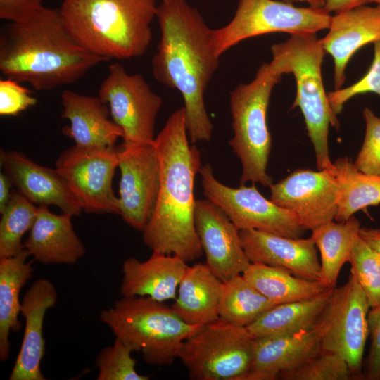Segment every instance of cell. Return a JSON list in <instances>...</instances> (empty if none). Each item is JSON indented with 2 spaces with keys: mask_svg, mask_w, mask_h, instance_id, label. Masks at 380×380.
Returning <instances> with one entry per match:
<instances>
[{
  "mask_svg": "<svg viewBox=\"0 0 380 380\" xmlns=\"http://www.w3.org/2000/svg\"><path fill=\"white\" fill-rule=\"evenodd\" d=\"M189 142L182 107L155 138L160 184L154 210L143 230L144 243L153 252L175 255L186 262L203 253L194 221V188L201 167V152Z\"/></svg>",
  "mask_w": 380,
  "mask_h": 380,
  "instance_id": "2",
  "label": "cell"
},
{
  "mask_svg": "<svg viewBox=\"0 0 380 380\" xmlns=\"http://www.w3.org/2000/svg\"><path fill=\"white\" fill-rule=\"evenodd\" d=\"M283 1L294 4V3H306L310 6L324 8V0H281Z\"/></svg>",
  "mask_w": 380,
  "mask_h": 380,
  "instance_id": "44",
  "label": "cell"
},
{
  "mask_svg": "<svg viewBox=\"0 0 380 380\" xmlns=\"http://www.w3.org/2000/svg\"><path fill=\"white\" fill-rule=\"evenodd\" d=\"M13 185L11 178L5 173H0V213L8 204L11 193V186Z\"/></svg>",
  "mask_w": 380,
  "mask_h": 380,
  "instance_id": "43",
  "label": "cell"
},
{
  "mask_svg": "<svg viewBox=\"0 0 380 380\" xmlns=\"http://www.w3.org/2000/svg\"><path fill=\"white\" fill-rule=\"evenodd\" d=\"M118 148H82L65 151L56 169L82 210L89 213L119 214V200L112 181L118 167Z\"/></svg>",
  "mask_w": 380,
  "mask_h": 380,
  "instance_id": "12",
  "label": "cell"
},
{
  "mask_svg": "<svg viewBox=\"0 0 380 380\" xmlns=\"http://www.w3.org/2000/svg\"><path fill=\"white\" fill-rule=\"evenodd\" d=\"M38 207L18 191L11 198L1 213L0 258L11 257L23 249L22 239L32 227Z\"/></svg>",
  "mask_w": 380,
  "mask_h": 380,
  "instance_id": "32",
  "label": "cell"
},
{
  "mask_svg": "<svg viewBox=\"0 0 380 380\" xmlns=\"http://www.w3.org/2000/svg\"><path fill=\"white\" fill-rule=\"evenodd\" d=\"M277 304L259 292L244 277L238 274L223 282L220 319L247 327Z\"/></svg>",
  "mask_w": 380,
  "mask_h": 380,
  "instance_id": "31",
  "label": "cell"
},
{
  "mask_svg": "<svg viewBox=\"0 0 380 380\" xmlns=\"http://www.w3.org/2000/svg\"><path fill=\"white\" fill-rule=\"evenodd\" d=\"M156 18L161 36L152 59L153 77L181 94L190 143L208 141L213 125L204 94L220 61L212 44L213 29L186 0H162Z\"/></svg>",
  "mask_w": 380,
  "mask_h": 380,
  "instance_id": "1",
  "label": "cell"
},
{
  "mask_svg": "<svg viewBox=\"0 0 380 380\" xmlns=\"http://www.w3.org/2000/svg\"><path fill=\"white\" fill-rule=\"evenodd\" d=\"M269 187L270 200L293 212L305 230L335 219L340 187L334 168L298 169Z\"/></svg>",
  "mask_w": 380,
  "mask_h": 380,
  "instance_id": "14",
  "label": "cell"
},
{
  "mask_svg": "<svg viewBox=\"0 0 380 380\" xmlns=\"http://www.w3.org/2000/svg\"><path fill=\"white\" fill-rule=\"evenodd\" d=\"M270 63L281 74L293 75L296 96L291 106L303 115L308 135L315 150L318 170H333L328 146L329 127H339L323 84L322 64L326 53L317 34H291L271 46Z\"/></svg>",
  "mask_w": 380,
  "mask_h": 380,
  "instance_id": "5",
  "label": "cell"
},
{
  "mask_svg": "<svg viewBox=\"0 0 380 380\" xmlns=\"http://www.w3.org/2000/svg\"><path fill=\"white\" fill-rule=\"evenodd\" d=\"M188 265L179 257L153 252L145 261L127 258L122 267V296H147L165 302L175 299Z\"/></svg>",
  "mask_w": 380,
  "mask_h": 380,
  "instance_id": "22",
  "label": "cell"
},
{
  "mask_svg": "<svg viewBox=\"0 0 380 380\" xmlns=\"http://www.w3.org/2000/svg\"><path fill=\"white\" fill-rule=\"evenodd\" d=\"M119 215L132 227L144 229L154 210L160 184V165L154 143L118 148Z\"/></svg>",
  "mask_w": 380,
  "mask_h": 380,
  "instance_id": "15",
  "label": "cell"
},
{
  "mask_svg": "<svg viewBox=\"0 0 380 380\" xmlns=\"http://www.w3.org/2000/svg\"><path fill=\"white\" fill-rule=\"evenodd\" d=\"M20 82L8 77L0 80V115L15 116L29 107L34 106L37 100Z\"/></svg>",
  "mask_w": 380,
  "mask_h": 380,
  "instance_id": "38",
  "label": "cell"
},
{
  "mask_svg": "<svg viewBox=\"0 0 380 380\" xmlns=\"http://www.w3.org/2000/svg\"><path fill=\"white\" fill-rule=\"evenodd\" d=\"M106 61L80 46L68 30L59 8L42 6L0 35V70L37 90L75 82Z\"/></svg>",
  "mask_w": 380,
  "mask_h": 380,
  "instance_id": "3",
  "label": "cell"
},
{
  "mask_svg": "<svg viewBox=\"0 0 380 380\" xmlns=\"http://www.w3.org/2000/svg\"><path fill=\"white\" fill-rule=\"evenodd\" d=\"M370 346L363 369L364 379L380 380V305L370 308L367 314Z\"/></svg>",
  "mask_w": 380,
  "mask_h": 380,
  "instance_id": "39",
  "label": "cell"
},
{
  "mask_svg": "<svg viewBox=\"0 0 380 380\" xmlns=\"http://www.w3.org/2000/svg\"><path fill=\"white\" fill-rule=\"evenodd\" d=\"M373 44L374 58L367 73L352 85L327 93L330 107L335 115L341 112L344 104L353 96L367 93L380 96V39Z\"/></svg>",
  "mask_w": 380,
  "mask_h": 380,
  "instance_id": "36",
  "label": "cell"
},
{
  "mask_svg": "<svg viewBox=\"0 0 380 380\" xmlns=\"http://www.w3.org/2000/svg\"><path fill=\"white\" fill-rule=\"evenodd\" d=\"M198 173L206 198L220 207L239 230L256 229L294 239L303 235L305 229L296 214L267 199L255 183L228 186L215 178L209 163L201 165Z\"/></svg>",
  "mask_w": 380,
  "mask_h": 380,
  "instance_id": "11",
  "label": "cell"
},
{
  "mask_svg": "<svg viewBox=\"0 0 380 380\" xmlns=\"http://www.w3.org/2000/svg\"><path fill=\"white\" fill-rule=\"evenodd\" d=\"M359 236L380 255V228L360 227Z\"/></svg>",
  "mask_w": 380,
  "mask_h": 380,
  "instance_id": "42",
  "label": "cell"
},
{
  "mask_svg": "<svg viewBox=\"0 0 380 380\" xmlns=\"http://www.w3.org/2000/svg\"><path fill=\"white\" fill-rule=\"evenodd\" d=\"M333 163L340 187L335 221H346L358 210L380 203V176L359 171L348 157Z\"/></svg>",
  "mask_w": 380,
  "mask_h": 380,
  "instance_id": "30",
  "label": "cell"
},
{
  "mask_svg": "<svg viewBox=\"0 0 380 380\" xmlns=\"http://www.w3.org/2000/svg\"><path fill=\"white\" fill-rule=\"evenodd\" d=\"M255 338L246 327L221 319L202 326L183 343L178 358L194 380H242L252 362Z\"/></svg>",
  "mask_w": 380,
  "mask_h": 380,
  "instance_id": "8",
  "label": "cell"
},
{
  "mask_svg": "<svg viewBox=\"0 0 380 380\" xmlns=\"http://www.w3.org/2000/svg\"><path fill=\"white\" fill-rule=\"evenodd\" d=\"M29 256L23 249L16 255L0 258V360L5 362L10 355L9 336L22 327L18 319L21 302L20 293L32 278L34 268Z\"/></svg>",
  "mask_w": 380,
  "mask_h": 380,
  "instance_id": "27",
  "label": "cell"
},
{
  "mask_svg": "<svg viewBox=\"0 0 380 380\" xmlns=\"http://www.w3.org/2000/svg\"><path fill=\"white\" fill-rule=\"evenodd\" d=\"M157 7L156 0H64L59 10L80 46L106 60H125L146 51Z\"/></svg>",
  "mask_w": 380,
  "mask_h": 380,
  "instance_id": "4",
  "label": "cell"
},
{
  "mask_svg": "<svg viewBox=\"0 0 380 380\" xmlns=\"http://www.w3.org/2000/svg\"><path fill=\"white\" fill-rule=\"evenodd\" d=\"M1 165L18 191L39 206L53 205L63 213L75 216L81 207L56 169L34 163L17 151L1 150Z\"/></svg>",
  "mask_w": 380,
  "mask_h": 380,
  "instance_id": "21",
  "label": "cell"
},
{
  "mask_svg": "<svg viewBox=\"0 0 380 380\" xmlns=\"http://www.w3.org/2000/svg\"><path fill=\"white\" fill-rule=\"evenodd\" d=\"M367 4V0H324V8L330 13Z\"/></svg>",
  "mask_w": 380,
  "mask_h": 380,
  "instance_id": "41",
  "label": "cell"
},
{
  "mask_svg": "<svg viewBox=\"0 0 380 380\" xmlns=\"http://www.w3.org/2000/svg\"><path fill=\"white\" fill-rule=\"evenodd\" d=\"M367 3H374L380 5V0H367Z\"/></svg>",
  "mask_w": 380,
  "mask_h": 380,
  "instance_id": "45",
  "label": "cell"
},
{
  "mask_svg": "<svg viewBox=\"0 0 380 380\" xmlns=\"http://www.w3.org/2000/svg\"><path fill=\"white\" fill-rule=\"evenodd\" d=\"M58 298L54 284L46 279L34 281L21 301L20 313L25 320L23 338L9 380H45L40 363L45 353L43 325L46 311Z\"/></svg>",
  "mask_w": 380,
  "mask_h": 380,
  "instance_id": "20",
  "label": "cell"
},
{
  "mask_svg": "<svg viewBox=\"0 0 380 380\" xmlns=\"http://www.w3.org/2000/svg\"><path fill=\"white\" fill-rule=\"evenodd\" d=\"M327 34L320 39L334 64V89L342 88L346 68L364 46L380 39V5L358 6L331 15Z\"/></svg>",
  "mask_w": 380,
  "mask_h": 380,
  "instance_id": "18",
  "label": "cell"
},
{
  "mask_svg": "<svg viewBox=\"0 0 380 380\" xmlns=\"http://www.w3.org/2000/svg\"><path fill=\"white\" fill-rule=\"evenodd\" d=\"M61 117L70 125L63 133L73 139L75 146L82 148L113 147L122 132L109 120L108 107L99 96L82 95L71 90L61 94Z\"/></svg>",
  "mask_w": 380,
  "mask_h": 380,
  "instance_id": "23",
  "label": "cell"
},
{
  "mask_svg": "<svg viewBox=\"0 0 380 380\" xmlns=\"http://www.w3.org/2000/svg\"><path fill=\"white\" fill-rule=\"evenodd\" d=\"M100 319L132 352L153 366H170L186 339L201 327L186 323L172 306L147 296H122Z\"/></svg>",
  "mask_w": 380,
  "mask_h": 380,
  "instance_id": "6",
  "label": "cell"
},
{
  "mask_svg": "<svg viewBox=\"0 0 380 380\" xmlns=\"http://www.w3.org/2000/svg\"><path fill=\"white\" fill-rule=\"evenodd\" d=\"M331 17L324 8L298 7L281 0H239L232 19L212 30V44L220 57L242 41L265 34H317L328 29Z\"/></svg>",
  "mask_w": 380,
  "mask_h": 380,
  "instance_id": "9",
  "label": "cell"
},
{
  "mask_svg": "<svg viewBox=\"0 0 380 380\" xmlns=\"http://www.w3.org/2000/svg\"><path fill=\"white\" fill-rule=\"evenodd\" d=\"M194 221L205 263L223 282L241 274L251 264L239 229L226 213L209 199L196 200Z\"/></svg>",
  "mask_w": 380,
  "mask_h": 380,
  "instance_id": "16",
  "label": "cell"
},
{
  "mask_svg": "<svg viewBox=\"0 0 380 380\" xmlns=\"http://www.w3.org/2000/svg\"><path fill=\"white\" fill-rule=\"evenodd\" d=\"M368 299L354 273L334 289L330 303V324L321 343L322 350L342 355L355 380L364 379L363 355L369 336Z\"/></svg>",
  "mask_w": 380,
  "mask_h": 380,
  "instance_id": "13",
  "label": "cell"
},
{
  "mask_svg": "<svg viewBox=\"0 0 380 380\" xmlns=\"http://www.w3.org/2000/svg\"><path fill=\"white\" fill-rule=\"evenodd\" d=\"M42 0H0V18L10 22H20L34 14Z\"/></svg>",
  "mask_w": 380,
  "mask_h": 380,
  "instance_id": "40",
  "label": "cell"
},
{
  "mask_svg": "<svg viewBox=\"0 0 380 380\" xmlns=\"http://www.w3.org/2000/svg\"><path fill=\"white\" fill-rule=\"evenodd\" d=\"M327 308L312 328L289 335L255 338L252 362L242 380H275L321 351L322 339L330 324Z\"/></svg>",
  "mask_w": 380,
  "mask_h": 380,
  "instance_id": "17",
  "label": "cell"
},
{
  "mask_svg": "<svg viewBox=\"0 0 380 380\" xmlns=\"http://www.w3.org/2000/svg\"><path fill=\"white\" fill-rule=\"evenodd\" d=\"M112 120L122 132L126 146L154 143L156 120L163 101L140 74H129L119 63L111 64L99 89Z\"/></svg>",
  "mask_w": 380,
  "mask_h": 380,
  "instance_id": "10",
  "label": "cell"
},
{
  "mask_svg": "<svg viewBox=\"0 0 380 380\" xmlns=\"http://www.w3.org/2000/svg\"><path fill=\"white\" fill-rule=\"evenodd\" d=\"M335 288L309 299L276 305L246 328L254 338L289 335L311 329L324 316Z\"/></svg>",
  "mask_w": 380,
  "mask_h": 380,
  "instance_id": "26",
  "label": "cell"
},
{
  "mask_svg": "<svg viewBox=\"0 0 380 380\" xmlns=\"http://www.w3.org/2000/svg\"><path fill=\"white\" fill-rule=\"evenodd\" d=\"M360 227V221L353 215L346 221L331 220L312 230L311 237L320 253L319 281L327 289L336 287L340 271L349 262Z\"/></svg>",
  "mask_w": 380,
  "mask_h": 380,
  "instance_id": "28",
  "label": "cell"
},
{
  "mask_svg": "<svg viewBox=\"0 0 380 380\" xmlns=\"http://www.w3.org/2000/svg\"><path fill=\"white\" fill-rule=\"evenodd\" d=\"M349 262L370 307L380 305V255L358 236Z\"/></svg>",
  "mask_w": 380,
  "mask_h": 380,
  "instance_id": "34",
  "label": "cell"
},
{
  "mask_svg": "<svg viewBox=\"0 0 380 380\" xmlns=\"http://www.w3.org/2000/svg\"><path fill=\"white\" fill-rule=\"evenodd\" d=\"M363 118L364 141L353 164L363 173L380 176V118L367 107L363 110Z\"/></svg>",
  "mask_w": 380,
  "mask_h": 380,
  "instance_id": "37",
  "label": "cell"
},
{
  "mask_svg": "<svg viewBox=\"0 0 380 380\" xmlns=\"http://www.w3.org/2000/svg\"><path fill=\"white\" fill-rule=\"evenodd\" d=\"M222 286L223 281L206 263H195L188 266L171 306L186 323L204 326L220 319Z\"/></svg>",
  "mask_w": 380,
  "mask_h": 380,
  "instance_id": "25",
  "label": "cell"
},
{
  "mask_svg": "<svg viewBox=\"0 0 380 380\" xmlns=\"http://www.w3.org/2000/svg\"><path fill=\"white\" fill-rule=\"evenodd\" d=\"M47 207H38L23 248L44 265H73L84 255L85 248L72 228V216L54 214Z\"/></svg>",
  "mask_w": 380,
  "mask_h": 380,
  "instance_id": "24",
  "label": "cell"
},
{
  "mask_svg": "<svg viewBox=\"0 0 380 380\" xmlns=\"http://www.w3.org/2000/svg\"><path fill=\"white\" fill-rule=\"evenodd\" d=\"M282 75L265 63L250 82L239 84L229 94L233 137L229 144L242 165L241 184H273L267 172L272 146L267 113L272 91Z\"/></svg>",
  "mask_w": 380,
  "mask_h": 380,
  "instance_id": "7",
  "label": "cell"
},
{
  "mask_svg": "<svg viewBox=\"0 0 380 380\" xmlns=\"http://www.w3.org/2000/svg\"><path fill=\"white\" fill-rule=\"evenodd\" d=\"M239 235L251 262L281 267L298 277L320 280V260L311 236L289 238L256 229L239 230Z\"/></svg>",
  "mask_w": 380,
  "mask_h": 380,
  "instance_id": "19",
  "label": "cell"
},
{
  "mask_svg": "<svg viewBox=\"0 0 380 380\" xmlns=\"http://www.w3.org/2000/svg\"><path fill=\"white\" fill-rule=\"evenodd\" d=\"M242 274L277 305L309 299L329 289L320 281L298 277L286 268L262 263L251 262Z\"/></svg>",
  "mask_w": 380,
  "mask_h": 380,
  "instance_id": "29",
  "label": "cell"
},
{
  "mask_svg": "<svg viewBox=\"0 0 380 380\" xmlns=\"http://www.w3.org/2000/svg\"><path fill=\"white\" fill-rule=\"evenodd\" d=\"M284 380H355L345 358L338 353L322 350L295 369L282 373Z\"/></svg>",
  "mask_w": 380,
  "mask_h": 380,
  "instance_id": "33",
  "label": "cell"
},
{
  "mask_svg": "<svg viewBox=\"0 0 380 380\" xmlns=\"http://www.w3.org/2000/svg\"><path fill=\"white\" fill-rule=\"evenodd\" d=\"M132 350L115 338L111 346L103 348L96 357L98 380H148L149 376L137 373Z\"/></svg>",
  "mask_w": 380,
  "mask_h": 380,
  "instance_id": "35",
  "label": "cell"
}]
</instances>
